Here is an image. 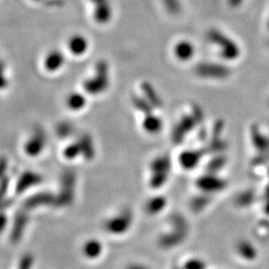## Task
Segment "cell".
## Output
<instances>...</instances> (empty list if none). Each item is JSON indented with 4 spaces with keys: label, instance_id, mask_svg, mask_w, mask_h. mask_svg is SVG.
<instances>
[{
    "label": "cell",
    "instance_id": "cell-1",
    "mask_svg": "<svg viewBox=\"0 0 269 269\" xmlns=\"http://www.w3.org/2000/svg\"><path fill=\"white\" fill-rule=\"evenodd\" d=\"M189 234L187 219L180 213H173L168 220V229L159 238L162 248L172 249L182 244Z\"/></svg>",
    "mask_w": 269,
    "mask_h": 269
},
{
    "label": "cell",
    "instance_id": "cell-2",
    "mask_svg": "<svg viewBox=\"0 0 269 269\" xmlns=\"http://www.w3.org/2000/svg\"><path fill=\"white\" fill-rule=\"evenodd\" d=\"M150 170V178H149V185L152 188H161L163 187L169 180L171 170H172V162L171 158L166 155L160 156L153 160L149 167Z\"/></svg>",
    "mask_w": 269,
    "mask_h": 269
},
{
    "label": "cell",
    "instance_id": "cell-3",
    "mask_svg": "<svg viewBox=\"0 0 269 269\" xmlns=\"http://www.w3.org/2000/svg\"><path fill=\"white\" fill-rule=\"evenodd\" d=\"M196 185L202 193L212 195L223 190L227 186V181L216 174L208 173L197 179Z\"/></svg>",
    "mask_w": 269,
    "mask_h": 269
},
{
    "label": "cell",
    "instance_id": "cell-4",
    "mask_svg": "<svg viewBox=\"0 0 269 269\" xmlns=\"http://www.w3.org/2000/svg\"><path fill=\"white\" fill-rule=\"evenodd\" d=\"M198 125V120L195 117L183 116L179 123L173 130V140L175 143H181L189 133L193 132Z\"/></svg>",
    "mask_w": 269,
    "mask_h": 269
},
{
    "label": "cell",
    "instance_id": "cell-5",
    "mask_svg": "<svg viewBox=\"0 0 269 269\" xmlns=\"http://www.w3.org/2000/svg\"><path fill=\"white\" fill-rule=\"evenodd\" d=\"M133 222V214L130 210H124L113 217L107 223V228L112 234H124L131 227Z\"/></svg>",
    "mask_w": 269,
    "mask_h": 269
},
{
    "label": "cell",
    "instance_id": "cell-6",
    "mask_svg": "<svg viewBox=\"0 0 269 269\" xmlns=\"http://www.w3.org/2000/svg\"><path fill=\"white\" fill-rule=\"evenodd\" d=\"M205 151L200 149H185L179 156V163L181 169L190 171L196 169L201 163Z\"/></svg>",
    "mask_w": 269,
    "mask_h": 269
},
{
    "label": "cell",
    "instance_id": "cell-7",
    "mask_svg": "<svg viewBox=\"0 0 269 269\" xmlns=\"http://www.w3.org/2000/svg\"><path fill=\"white\" fill-rule=\"evenodd\" d=\"M236 250L238 255L246 261H253L258 257V250L255 245L245 239L239 241Z\"/></svg>",
    "mask_w": 269,
    "mask_h": 269
},
{
    "label": "cell",
    "instance_id": "cell-8",
    "mask_svg": "<svg viewBox=\"0 0 269 269\" xmlns=\"http://www.w3.org/2000/svg\"><path fill=\"white\" fill-rule=\"evenodd\" d=\"M251 143L254 149L265 155V152L269 150V137L264 135L260 128L255 127L251 129Z\"/></svg>",
    "mask_w": 269,
    "mask_h": 269
},
{
    "label": "cell",
    "instance_id": "cell-9",
    "mask_svg": "<svg viewBox=\"0 0 269 269\" xmlns=\"http://www.w3.org/2000/svg\"><path fill=\"white\" fill-rule=\"evenodd\" d=\"M168 205V201L163 196H157L149 199V201L147 203V211L150 214H158L166 209Z\"/></svg>",
    "mask_w": 269,
    "mask_h": 269
},
{
    "label": "cell",
    "instance_id": "cell-10",
    "mask_svg": "<svg viewBox=\"0 0 269 269\" xmlns=\"http://www.w3.org/2000/svg\"><path fill=\"white\" fill-rule=\"evenodd\" d=\"M210 196L211 195L205 194L201 191V195L196 196L193 200L190 201V209L197 213L204 211L210 204V201H211Z\"/></svg>",
    "mask_w": 269,
    "mask_h": 269
},
{
    "label": "cell",
    "instance_id": "cell-11",
    "mask_svg": "<svg viewBox=\"0 0 269 269\" xmlns=\"http://www.w3.org/2000/svg\"><path fill=\"white\" fill-rule=\"evenodd\" d=\"M255 201V193L251 189H246V190H242L241 193H239L236 200H235V204L237 207L240 208V209H244L246 207L251 206Z\"/></svg>",
    "mask_w": 269,
    "mask_h": 269
},
{
    "label": "cell",
    "instance_id": "cell-12",
    "mask_svg": "<svg viewBox=\"0 0 269 269\" xmlns=\"http://www.w3.org/2000/svg\"><path fill=\"white\" fill-rule=\"evenodd\" d=\"M144 130L149 134H157L163 129L162 121L156 116H149L143 124Z\"/></svg>",
    "mask_w": 269,
    "mask_h": 269
},
{
    "label": "cell",
    "instance_id": "cell-13",
    "mask_svg": "<svg viewBox=\"0 0 269 269\" xmlns=\"http://www.w3.org/2000/svg\"><path fill=\"white\" fill-rule=\"evenodd\" d=\"M226 165V159L221 155H216L210 162L208 164V173L216 174L220 172L223 167Z\"/></svg>",
    "mask_w": 269,
    "mask_h": 269
},
{
    "label": "cell",
    "instance_id": "cell-14",
    "mask_svg": "<svg viewBox=\"0 0 269 269\" xmlns=\"http://www.w3.org/2000/svg\"><path fill=\"white\" fill-rule=\"evenodd\" d=\"M183 269H207V263L200 257L187 258L182 265Z\"/></svg>",
    "mask_w": 269,
    "mask_h": 269
},
{
    "label": "cell",
    "instance_id": "cell-15",
    "mask_svg": "<svg viewBox=\"0 0 269 269\" xmlns=\"http://www.w3.org/2000/svg\"><path fill=\"white\" fill-rule=\"evenodd\" d=\"M100 251H101V245H100L99 242L90 241L85 246V253L89 257L97 256V254H99Z\"/></svg>",
    "mask_w": 269,
    "mask_h": 269
},
{
    "label": "cell",
    "instance_id": "cell-16",
    "mask_svg": "<svg viewBox=\"0 0 269 269\" xmlns=\"http://www.w3.org/2000/svg\"><path fill=\"white\" fill-rule=\"evenodd\" d=\"M127 269H149V268L142 264H133V265H130Z\"/></svg>",
    "mask_w": 269,
    "mask_h": 269
},
{
    "label": "cell",
    "instance_id": "cell-17",
    "mask_svg": "<svg viewBox=\"0 0 269 269\" xmlns=\"http://www.w3.org/2000/svg\"><path fill=\"white\" fill-rule=\"evenodd\" d=\"M264 209H265V212L266 213H268L269 214V194L267 195V203H266V205L264 206Z\"/></svg>",
    "mask_w": 269,
    "mask_h": 269
},
{
    "label": "cell",
    "instance_id": "cell-18",
    "mask_svg": "<svg viewBox=\"0 0 269 269\" xmlns=\"http://www.w3.org/2000/svg\"><path fill=\"white\" fill-rule=\"evenodd\" d=\"M174 269H183V267L181 266V267H175Z\"/></svg>",
    "mask_w": 269,
    "mask_h": 269
}]
</instances>
